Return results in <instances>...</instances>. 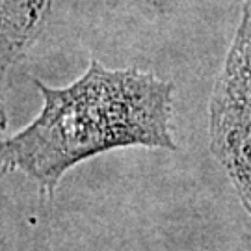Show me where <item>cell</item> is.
<instances>
[{
  "mask_svg": "<svg viewBox=\"0 0 251 251\" xmlns=\"http://www.w3.org/2000/svg\"><path fill=\"white\" fill-rule=\"evenodd\" d=\"M43 106L17 134L0 140V168L21 171L54 196L76 164L119 147L175 149L171 136L173 86L140 69H108L91 60L65 88L36 80Z\"/></svg>",
  "mask_w": 251,
  "mask_h": 251,
  "instance_id": "1",
  "label": "cell"
},
{
  "mask_svg": "<svg viewBox=\"0 0 251 251\" xmlns=\"http://www.w3.org/2000/svg\"><path fill=\"white\" fill-rule=\"evenodd\" d=\"M136 2H144V4H152V2H156V0H136Z\"/></svg>",
  "mask_w": 251,
  "mask_h": 251,
  "instance_id": "3",
  "label": "cell"
},
{
  "mask_svg": "<svg viewBox=\"0 0 251 251\" xmlns=\"http://www.w3.org/2000/svg\"><path fill=\"white\" fill-rule=\"evenodd\" d=\"M50 0H0V128H6L4 78L36 37L41 34Z\"/></svg>",
  "mask_w": 251,
  "mask_h": 251,
  "instance_id": "2",
  "label": "cell"
}]
</instances>
